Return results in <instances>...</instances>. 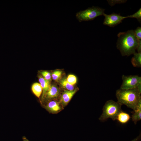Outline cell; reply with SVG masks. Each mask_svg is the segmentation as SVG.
I'll return each instance as SVG.
<instances>
[{
  "label": "cell",
  "instance_id": "6da1fadb",
  "mask_svg": "<svg viewBox=\"0 0 141 141\" xmlns=\"http://www.w3.org/2000/svg\"><path fill=\"white\" fill-rule=\"evenodd\" d=\"M117 36L118 39L116 47L122 56H128L136 52L139 42L141 40L137 39L134 30L120 32Z\"/></svg>",
  "mask_w": 141,
  "mask_h": 141
},
{
  "label": "cell",
  "instance_id": "7a4b0ae2",
  "mask_svg": "<svg viewBox=\"0 0 141 141\" xmlns=\"http://www.w3.org/2000/svg\"><path fill=\"white\" fill-rule=\"evenodd\" d=\"M141 91L137 87L131 89L116 91V96L118 102L121 105H125L133 110L141 106Z\"/></svg>",
  "mask_w": 141,
  "mask_h": 141
},
{
  "label": "cell",
  "instance_id": "3957f363",
  "mask_svg": "<svg viewBox=\"0 0 141 141\" xmlns=\"http://www.w3.org/2000/svg\"><path fill=\"white\" fill-rule=\"evenodd\" d=\"M121 105L118 102L112 100L107 101L103 107L102 114L99 118L101 121L106 120L109 118L116 120L118 114L122 110Z\"/></svg>",
  "mask_w": 141,
  "mask_h": 141
},
{
  "label": "cell",
  "instance_id": "277c9868",
  "mask_svg": "<svg viewBox=\"0 0 141 141\" xmlns=\"http://www.w3.org/2000/svg\"><path fill=\"white\" fill-rule=\"evenodd\" d=\"M105 10L98 7L93 6L77 12L76 17L79 22L92 20L98 16L103 15Z\"/></svg>",
  "mask_w": 141,
  "mask_h": 141
},
{
  "label": "cell",
  "instance_id": "5b68a950",
  "mask_svg": "<svg viewBox=\"0 0 141 141\" xmlns=\"http://www.w3.org/2000/svg\"><path fill=\"white\" fill-rule=\"evenodd\" d=\"M122 82L120 89H128L137 88L141 84V77L138 75H125L122 76Z\"/></svg>",
  "mask_w": 141,
  "mask_h": 141
},
{
  "label": "cell",
  "instance_id": "8992f818",
  "mask_svg": "<svg viewBox=\"0 0 141 141\" xmlns=\"http://www.w3.org/2000/svg\"><path fill=\"white\" fill-rule=\"evenodd\" d=\"M103 15L105 17L103 24L111 27H114L119 24L124 19L127 18V16H122L120 14L115 13L109 15L104 13Z\"/></svg>",
  "mask_w": 141,
  "mask_h": 141
},
{
  "label": "cell",
  "instance_id": "52a82bcc",
  "mask_svg": "<svg viewBox=\"0 0 141 141\" xmlns=\"http://www.w3.org/2000/svg\"><path fill=\"white\" fill-rule=\"evenodd\" d=\"M78 89L76 88L72 91L64 90L61 96L60 101L63 105H66L76 93Z\"/></svg>",
  "mask_w": 141,
  "mask_h": 141
},
{
  "label": "cell",
  "instance_id": "ba28073f",
  "mask_svg": "<svg viewBox=\"0 0 141 141\" xmlns=\"http://www.w3.org/2000/svg\"><path fill=\"white\" fill-rule=\"evenodd\" d=\"M60 94V90L57 86L54 85H50L44 98L48 100L55 99Z\"/></svg>",
  "mask_w": 141,
  "mask_h": 141
},
{
  "label": "cell",
  "instance_id": "9c48e42d",
  "mask_svg": "<svg viewBox=\"0 0 141 141\" xmlns=\"http://www.w3.org/2000/svg\"><path fill=\"white\" fill-rule=\"evenodd\" d=\"M46 108L48 110L52 113L58 112L61 109L59 103L55 101H49L46 105Z\"/></svg>",
  "mask_w": 141,
  "mask_h": 141
},
{
  "label": "cell",
  "instance_id": "30bf717a",
  "mask_svg": "<svg viewBox=\"0 0 141 141\" xmlns=\"http://www.w3.org/2000/svg\"><path fill=\"white\" fill-rule=\"evenodd\" d=\"M39 81L43 89L42 98L44 99L45 95L48 90L50 85V82L43 78L42 76H38Z\"/></svg>",
  "mask_w": 141,
  "mask_h": 141
},
{
  "label": "cell",
  "instance_id": "8fae6325",
  "mask_svg": "<svg viewBox=\"0 0 141 141\" xmlns=\"http://www.w3.org/2000/svg\"><path fill=\"white\" fill-rule=\"evenodd\" d=\"M131 117L129 114L121 111L118 115L116 120L122 124L127 123L130 120Z\"/></svg>",
  "mask_w": 141,
  "mask_h": 141
},
{
  "label": "cell",
  "instance_id": "7c38bea8",
  "mask_svg": "<svg viewBox=\"0 0 141 141\" xmlns=\"http://www.w3.org/2000/svg\"><path fill=\"white\" fill-rule=\"evenodd\" d=\"M131 60V62L133 66L137 67H141V52H136Z\"/></svg>",
  "mask_w": 141,
  "mask_h": 141
},
{
  "label": "cell",
  "instance_id": "4fadbf2b",
  "mask_svg": "<svg viewBox=\"0 0 141 141\" xmlns=\"http://www.w3.org/2000/svg\"><path fill=\"white\" fill-rule=\"evenodd\" d=\"M31 89L34 95L39 98L43 91L42 88L40 83H34L32 85Z\"/></svg>",
  "mask_w": 141,
  "mask_h": 141
},
{
  "label": "cell",
  "instance_id": "5bb4252c",
  "mask_svg": "<svg viewBox=\"0 0 141 141\" xmlns=\"http://www.w3.org/2000/svg\"><path fill=\"white\" fill-rule=\"evenodd\" d=\"M132 119L135 124L141 119V106L132 112Z\"/></svg>",
  "mask_w": 141,
  "mask_h": 141
},
{
  "label": "cell",
  "instance_id": "9a60e30c",
  "mask_svg": "<svg viewBox=\"0 0 141 141\" xmlns=\"http://www.w3.org/2000/svg\"><path fill=\"white\" fill-rule=\"evenodd\" d=\"M62 87L69 91H72L74 90V86L69 84L67 81L66 79L63 78L61 79L60 82Z\"/></svg>",
  "mask_w": 141,
  "mask_h": 141
},
{
  "label": "cell",
  "instance_id": "2e32d148",
  "mask_svg": "<svg viewBox=\"0 0 141 141\" xmlns=\"http://www.w3.org/2000/svg\"><path fill=\"white\" fill-rule=\"evenodd\" d=\"M62 72L60 70H56L54 71L52 74V79L55 81L59 80L61 77Z\"/></svg>",
  "mask_w": 141,
  "mask_h": 141
},
{
  "label": "cell",
  "instance_id": "e0dca14e",
  "mask_svg": "<svg viewBox=\"0 0 141 141\" xmlns=\"http://www.w3.org/2000/svg\"><path fill=\"white\" fill-rule=\"evenodd\" d=\"M127 18H136L140 22H141V8H140L136 13L127 16Z\"/></svg>",
  "mask_w": 141,
  "mask_h": 141
},
{
  "label": "cell",
  "instance_id": "ac0fdd59",
  "mask_svg": "<svg viewBox=\"0 0 141 141\" xmlns=\"http://www.w3.org/2000/svg\"><path fill=\"white\" fill-rule=\"evenodd\" d=\"M66 80L70 84L74 85L77 81V78L75 76L72 74H70L67 77Z\"/></svg>",
  "mask_w": 141,
  "mask_h": 141
},
{
  "label": "cell",
  "instance_id": "d6986e66",
  "mask_svg": "<svg viewBox=\"0 0 141 141\" xmlns=\"http://www.w3.org/2000/svg\"><path fill=\"white\" fill-rule=\"evenodd\" d=\"M43 77L49 82L51 80V75L50 73L46 71H44L41 72Z\"/></svg>",
  "mask_w": 141,
  "mask_h": 141
},
{
  "label": "cell",
  "instance_id": "ffe728a7",
  "mask_svg": "<svg viewBox=\"0 0 141 141\" xmlns=\"http://www.w3.org/2000/svg\"><path fill=\"white\" fill-rule=\"evenodd\" d=\"M134 34L137 39L139 40L141 39V27H138L134 30Z\"/></svg>",
  "mask_w": 141,
  "mask_h": 141
},
{
  "label": "cell",
  "instance_id": "44dd1931",
  "mask_svg": "<svg viewBox=\"0 0 141 141\" xmlns=\"http://www.w3.org/2000/svg\"><path fill=\"white\" fill-rule=\"evenodd\" d=\"M109 4L113 6L116 4L123 3H125L127 0H107Z\"/></svg>",
  "mask_w": 141,
  "mask_h": 141
},
{
  "label": "cell",
  "instance_id": "7402d4cb",
  "mask_svg": "<svg viewBox=\"0 0 141 141\" xmlns=\"http://www.w3.org/2000/svg\"><path fill=\"white\" fill-rule=\"evenodd\" d=\"M141 134H140L139 136L132 140L131 141H140L141 139Z\"/></svg>",
  "mask_w": 141,
  "mask_h": 141
},
{
  "label": "cell",
  "instance_id": "603a6c76",
  "mask_svg": "<svg viewBox=\"0 0 141 141\" xmlns=\"http://www.w3.org/2000/svg\"><path fill=\"white\" fill-rule=\"evenodd\" d=\"M23 141H30L25 137L23 136L22 138Z\"/></svg>",
  "mask_w": 141,
  "mask_h": 141
}]
</instances>
